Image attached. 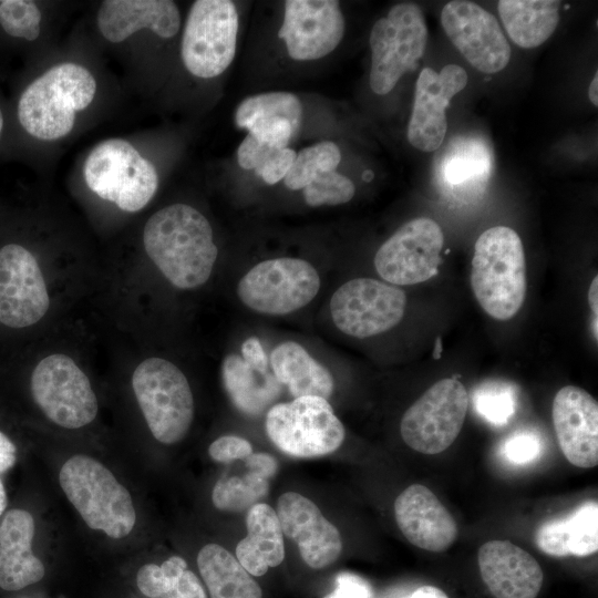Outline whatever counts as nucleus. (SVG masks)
<instances>
[{
	"label": "nucleus",
	"mask_w": 598,
	"mask_h": 598,
	"mask_svg": "<svg viewBox=\"0 0 598 598\" xmlns=\"http://www.w3.org/2000/svg\"><path fill=\"white\" fill-rule=\"evenodd\" d=\"M143 244L154 265L179 289L204 285L218 256L208 219L183 203L165 206L148 218Z\"/></svg>",
	"instance_id": "obj_1"
},
{
	"label": "nucleus",
	"mask_w": 598,
	"mask_h": 598,
	"mask_svg": "<svg viewBox=\"0 0 598 598\" xmlns=\"http://www.w3.org/2000/svg\"><path fill=\"white\" fill-rule=\"evenodd\" d=\"M97 84L82 64L63 62L48 69L22 92L18 120L31 136L53 142L68 136L76 113L91 105Z\"/></svg>",
	"instance_id": "obj_2"
},
{
	"label": "nucleus",
	"mask_w": 598,
	"mask_h": 598,
	"mask_svg": "<svg viewBox=\"0 0 598 598\" xmlns=\"http://www.w3.org/2000/svg\"><path fill=\"white\" fill-rule=\"evenodd\" d=\"M471 286L484 311L494 319H512L524 303L526 262L518 234L506 226H495L475 243Z\"/></svg>",
	"instance_id": "obj_3"
},
{
	"label": "nucleus",
	"mask_w": 598,
	"mask_h": 598,
	"mask_svg": "<svg viewBox=\"0 0 598 598\" xmlns=\"http://www.w3.org/2000/svg\"><path fill=\"white\" fill-rule=\"evenodd\" d=\"M60 485L85 524L107 536H127L136 522L128 491L95 458L78 454L62 465Z\"/></svg>",
	"instance_id": "obj_4"
},
{
	"label": "nucleus",
	"mask_w": 598,
	"mask_h": 598,
	"mask_svg": "<svg viewBox=\"0 0 598 598\" xmlns=\"http://www.w3.org/2000/svg\"><path fill=\"white\" fill-rule=\"evenodd\" d=\"M83 176L91 192L126 213L143 209L158 188L153 163L123 138L96 144L85 158Z\"/></svg>",
	"instance_id": "obj_5"
},
{
	"label": "nucleus",
	"mask_w": 598,
	"mask_h": 598,
	"mask_svg": "<svg viewBox=\"0 0 598 598\" xmlns=\"http://www.w3.org/2000/svg\"><path fill=\"white\" fill-rule=\"evenodd\" d=\"M132 386L153 436L163 444L182 441L193 422L194 399L181 369L166 359L148 358L136 367Z\"/></svg>",
	"instance_id": "obj_6"
},
{
	"label": "nucleus",
	"mask_w": 598,
	"mask_h": 598,
	"mask_svg": "<svg viewBox=\"0 0 598 598\" xmlns=\"http://www.w3.org/2000/svg\"><path fill=\"white\" fill-rule=\"evenodd\" d=\"M265 426L275 446L293 457L330 454L346 436L342 422L328 400L320 396H300L271 405Z\"/></svg>",
	"instance_id": "obj_7"
},
{
	"label": "nucleus",
	"mask_w": 598,
	"mask_h": 598,
	"mask_svg": "<svg viewBox=\"0 0 598 598\" xmlns=\"http://www.w3.org/2000/svg\"><path fill=\"white\" fill-rule=\"evenodd\" d=\"M427 40L425 18L419 6L402 2L379 19L370 32V87L379 94L390 93L399 80L422 56Z\"/></svg>",
	"instance_id": "obj_8"
},
{
	"label": "nucleus",
	"mask_w": 598,
	"mask_h": 598,
	"mask_svg": "<svg viewBox=\"0 0 598 598\" xmlns=\"http://www.w3.org/2000/svg\"><path fill=\"white\" fill-rule=\"evenodd\" d=\"M239 18L230 0H197L184 25L181 55L186 70L200 79L223 74L237 45Z\"/></svg>",
	"instance_id": "obj_9"
},
{
	"label": "nucleus",
	"mask_w": 598,
	"mask_h": 598,
	"mask_svg": "<svg viewBox=\"0 0 598 598\" xmlns=\"http://www.w3.org/2000/svg\"><path fill=\"white\" fill-rule=\"evenodd\" d=\"M320 285L319 274L309 261L277 257L251 267L238 281L237 295L252 311L283 316L307 306Z\"/></svg>",
	"instance_id": "obj_10"
},
{
	"label": "nucleus",
	"mask_w": 598,
	"mask_h": 598,
	"mask_svg": "<svg viewBox=\"0 0 598 598\" xmlns=\"http://www.w3.org/2000/svg\"><path fill=\"white\" fill-rule=\"evenodd\" d=\"M468 409V393L456 378L433 384L403 414L400 433L411 448L439 454L458 436Z\"/></svg>",
	"instance_id": "obj_11"
},
{
	"label": "nucleus",
	"mask_w": 598,
	"mask_h": 598,
	"mask_svg": "<svg viewBox=\"0 0 598 598\" xmlns=\"http://www.w3.org/2000/svg\"><path fill=\"white\" fill-rule=\"evenodd\" d=\"M31 392L45 416L62 427L80 429L97 414L99 403L89 378L65 354H50L37 364Z\"/></svg>",
	"instance_id": "obj_12"
},
{
	"label": "nucleus",
	"mask_w": 598,
	"mask_h": 598,
	"mask_svg": "<svg viewBox=\"0 0 598 598\" xmlns=\"http://www.w3.org/2000/svg\"><path fill=\"white\" fill-rule=\"evenodd\" d=\"M406 296L399 287L373 278H355L341 285L329 303L336 327L363 339L383 333L403 318Z\"/></svg>",
	"instance_id": "obj_13"
},
{
	"label": "nucleus",
	"mask_w": 598,
	"mask_h": 598,
	"mask_svg": "<svg viewBox=\"0 0 598 598\" xmlns=\"http://www.w3.org/2000/svg\"><path fill=\"white\" fill-rule=\"evenodd\" d=\"M444 235L431 218H414L401 226L378 249L374 267L385 282L410 286L429 280L442 262Z\"/></svg>",
	"instance_id": "obj_14"
},
{
	"label": "nucleus",
	"mask_w": 598,
	"mask_h": 598,
	"mask_svg": "<svg viewBox=\"0 0 598 598\" xmlns=\"http://www.w3.org/2000/svg\"><path fill=\"white\" fill-rule=\"evenodd\" d=\"M442 27L466 61L476 70L497 73L508 64L512 50L496 18L472 1L447 2L441 12Z\"/></svg>",
	"instance_id": "obj_15"
},
{
	"label": "nucleus",
	"mask_w": 598,
	"mask_h": 598,
	"mask_svg": "<svg viewBox=\"0 0 598 598\" xmlns=\"http://www.w3.org/2000/svg\"><path fill=\"white\" fill-rule=\"evenodd\" d=\"M50 298L35 257L23 246L0 248V322L25 328L47 313Z\"/></svg>",
	"instance_id": "obj_16"
},
{
	"label": "nucleus",
	"mask_w": 598,
	"mask_h": 598,
	"mask_svg": "<svg viewBox=\"0 0 598 598\" xmlns=\"http://www.w3.org/2000/svg\"><path fill=\"white\" fill-rule=\"evenodd\" d=\"M278 35L295 61L330 54L344 35V17L334 0H287Z\"/></svg>",
	"instance_id": "obj_17"
},
{
	"label": "nucleus",
	"mask_w": 598,
	"mask_h": 598,
	"mask_svg": "<svg viewBox=\"0 0 598 598\" xmlns=\"http://www.w3.org/2000/svg\"><path fill=\"white\" fill-rule=\"evenodd\" d=\"M466 84L467 73L457 64H447L440 72L431 68L421 71L406 131L412 146L422 152H434L441 146L447 131L445 110Z\"/></svg>",
	"instance_id": "obj_18"
},
{
	"label": "nucleus",
	"mask_w": 598,
	"mask_h": 598,
	"mask_svg": "<svg viewBox=\"0 0 598 598\" xmlns=\"http://www.w3.org/2000/svg\"><path fill=\"white\" fill-rule=\"evenodd\" d=\"M282 534L292 539L303 561L313 569L334 563L342 550L338 528L308 497L287 492L279 496L276 511Z\"/></svg>",
	"instance_id": "obj_19"
},
{
	"label": "nucleus",
	"mask_w": 598,
	"mask_h": 598,
	"mask_svg": "<svg viewBox=\"0 0 598 598\" xmlns=\"http://www.w3.org/2000/svg\"><path fill=\"white\" fill-rule=\"evenodd\" d=\"M553 424L566 460L580 468L598 464V403L579 386L566 385L555 395Z\"/></svg>",
	"instance_id": "obj_20"
},
{
	"label": "nucleus",
	"mask_w": 598,
	"mask_h": 598,
	"mask_svg": "<svg viewBox=\"0 0 598 598\" xmlns=\"http://www.w3.org/2000/svg\"><path fill=\"white\" fill-rule=\"evenodd\" d=\"M394 516L404 537L429 551L448 549L458 534L451 513L430 488L421 484L410 485L396 497Z\"/></svg>",
	"instance_id": "obj_21"
},
{
	"label": "nucleus",
	"mask_w": 598,
	"mask_h": 598,
	"mask_svg": "<svg viewBox=\"0 0 598 598\" xmlns=\"http://www.w3.org/2000/svg\"><path fill=\"white\" fill-rule=\"evenodd\" d=\"M481 577L495 598H536L543 585L538 561L509 540L484 543L477 553Z\"/></svg>",
	"instance_id": "obj_22"
},
{
	"label": "nucleus",
	"mask_w": 598,
	"mask_h": 598,
	"mask_svg": "<svg viewBox=\"0 0 598 598\" xmlns=\"http://www.w3.org/2000/svg\"><path fill=\"white\" fill-rule=\"evenodd\" d=\"M96 24L111 43L123 42L142 29L168 39L179 31L181 13L171 0H105L99 7Z\"/></svg>",
	"instance_id": "obj_23"
},
{
	"label": "nucleus",
	"mask_w": 598,
	"mask_h": 598,
	"mask_svg": "<svg viewBox=\"0 0 598 598\" xmlns=\"http://www.w3.org/2000/svg\"><path fill=\"white\" fill-rule=\"evenodd\" d=\"M34 519L24 509L9 511L0 524V587L19 590L40 581L42 561L32 551Z\"/></svg>",
	"instance_id": "obj_24"
},
{
	"label": "nucleus",
	"mask_w": 598,
	"mask_h": 598,
	"mask_svg": "<svg viewBox=\"0 0 598 598\" xmlns=\"http://www.w3.org/2000/svg\"><path fill=\"white\" fill-rule=\"evenodd\" d=\"M441 155L437 177L445 189L457 195L477 193L493 172L492 146L478 135L456 136Z\"/></svg>",
	"instance_id": "obj_25"
},
{
	"label": "nucleus",
	"mask_w": 598,
	"mask_h": 598,
	"mask_svg": "<svg viewBox=\"0 0 598 598\" xmlns=\"http://www.w3.org/2000/svg\"><path fill=\"white\" fill-rule=\"evenodd\" d=\"M539 550L553 557H586L598 550V504L587 501L571 514L549 519L535 535Z\"/></svg>",
	"instance_id": "obj_26"
},
{
	"label": "nucleus",
	"mask_w": 598,
	"mask_h": 598,
	"mask_svg": "<svg viewBox=\"0 0 598 598\" xmlns=\"http://www.w3.org/2000/svg\"><path fill=\"white\" fill-rule=\"evenodd\" d=\"M247 536L236 547V558L251 576H262L283 561V534L276 511L265 503L248 509Z\"/></svg>",
	"instance_id": "obj_27"
},
{
	"label": "nucleus",
	"mask_w": 598,
	"mask_h": 598,
	"mask_svg": "<svg viewBox=\"0 0 598 598\" xmlns=\"http://www.w3.org/2000/svg\"><path fill=\"white\" fill-rule=\"evenodd\" d=\"M269 365L276 380L286 385L293 398H330L334 389L330 371L300 343L285 341L274 348Z\"/></svg>",
	"instance_id": "obj_28"
},
{
	"label": "nucleus",
	"mask_w": 598,
	"mask_h": 598,
	"mask_svg": "<svg viewBox=\"0 0 598 598\" xmlns=\"http://www.w3.org/2000/svg\"><path fill=\"white\" fill-rule=\"evenodd\" d=\"M241 461L244 472L224 474L213 488V504L220 511L243 512L258 504L267 496L269 480L278 470L275 457L268 453H251Z\"/></svg>",
	"instance_id": "obj_29"
},
{
	"label": "nucleus",
	"mask_w": 598,
	"mask_h": 598,
	"mask_svg": "<svg viewBox=\"0 0 598 598\" xmlns=\"http://www.w3.org/2000/svg\"><path fill=\"white\" fill-rule=\"evenodd\" d=\"M560 2L555 0H501L497 9L514 43L524 49L539 47L558 25Z\"/></svg>",
	"instance_id": "obj_30"
},
{
	"label": "nucleus",
	"mask_w": 598,
	"mask_h": 598,
	"mask_svg": "<svg viewBox=\"0 0 598 598\" xmlns=\"http://www.w3.org/2000/svg\"><path fill=\"white\" fill-rule=\"evenodd\" d=\"M221 379L228 398L246 415L262 413L280 394L281 384L272 373L257 372L235 353L225 357Z\"/></svg>",
	"instance_id": "obj_31"
},
{
	"label": "nucleus",
	"mask_w": 598,
	"mask_h": 598,
	"mask_svg": "<svg viewBox=\"0 0 598 598\" xmlns=\"http://www.w3.org/2000/svg\"><path fill=\"white\" fill-rule=\"evenodd\" d=\"M197 566L210 598H262L257 581L220 545H205L197 555Z\"/></svg>",
	"instance_id": "obj_32"
},
{
	"label": "nucleus",
	"mask_w": 598,
	"mask_h": 598,
	"mask_svg": "<svg viewBox=\"0 0 598 598\" xmlns=\"http://www.w3.org/2000/svg\"><path fill=\"white\" fill-rule=\"evenodd\" d=\"M136 584L150 598H207L198 577L187 569L185 559L179 556H172L162 565L142 566Z\"/></svg>",
	"instance_id": "obj_33"
},
{
	"label": "nucleus",
	"mask_w": 598,
	"mask_h": 598,
	"mask_svg": "<svg viewBox=\"0 0 598 598\" xmlns=\"http://www.w3.org/2000/svg\"><path fill=\"white\" fill-rule=\"evenodd\" d=\"M235 124L246 128L259 120L282 118L291 123L298 132L302 106L297 95L290 92H266L246 97L235 111Z\"/></svg>",
	"instance_id": "obj_34"
},
{
	"label": "nucleus",
	"mask_w": 598,
	"mask_h": 598,
	"mask_svg": "<svg viewBox=\"0 0 598 598\" xmlns=\"http://www.w3.org/2000/svg\"><path fill=\"white\" fill-rule=\"evenodd\" d=\"M341 161L338 145L331 141H322L302 148L283 178L291 190L303 189L319 174L336 171Z\"/></svg>",
	"instance_id": "obj_35"
},
{
	"label": "nucleus",
	"mask_w": 598,
	"mask_h": 598,
	"mask_svg": "<svg viewBox=\"0 0 598 598\" xmlns=\"http://www.w3.org/2000/svg\"><path fill=\"white\" fill-rule=\"evenodd\" d=\"M473 404L478 415L492 425H505L516 410L515 386L499 380L486 381L474 390Z\"/></svg>",
	"instance_id": "obj_36"
},
{
	"label": "nucleus",
	"mask_w": 598,
	"mask_h": 598,
	"mask_svg": "<svg viewBox=\"0 0 598 598\" xmlns=\"http://www.w3.org/2000/svg\"><path fill=\"white\" fill-rule=\"evenodd\" d=\"M41 11L33 1H0V24L11 37L33 41L40 35Z\"/></svg>",
	"instance_id": "obj_37"
},
{
	"label": "nucleus",
	"mask_w": 598,
	"mask_h": 598,
	"mask_svg": "<svg viewBox=\"0 0 598 598\" xmlns=\"http://www.w3.org/2000/svg\"><path fill=\"white\" fill-rule=\"evenodd\" d=\"M305 202L312 207L341 205L350 202L355 193L353 182L337 171L319 174L303 189Z\"/></svg>",
	"instance_id": "obj_38"
},
{
	"label": "nucleus",
	"mask_w": 598,
	"mask_h": 598,
	"mask_svg": "<svg viewBox=\"0 0 598 598\" xmlns=\"http://www.w3.org/2000/svg\"><path fill=\"white\" fill-rule=\"evenodd\" d=\"M542 440L532 431H518L509 435L502 444V454L513 464H527L536 460L542 452Z\"/></svg>",
	"instance_id": "obj_39"
},
{
	"label": "nucleus",
	"mask_w": 598,
	"mask_h": 598,
	"mask_svg": "<svg viewBox=\"0 0 598 598\" xmlns=\"http://www.w3.org/2000/svg\"><path fill=\"white\" fill-rule=\"evenodd\" d=\"M208 453L215 462L230 463L249 456L252 446L248 440L240 436L224 435L209 445Z\"/></svg>",
	"instance_id": "obj_40"
},
{
	"label": "nucleus",
	"mask_w": 598,
	"mask_h": 598,
	"mask_svg": "<svg viewBox=\"0 0 598 598\" xmlns=\"http://www.w3.org/2000/svg\"><path fill=\"white\" fill-rule=\"evenodd\" d=\"M297 153L290 147H283L274 152L265 163L255 171L268 185L279 183L290 171Z\"/></svg>",
	"instance_id": "obj_41"
},
{
	"label": "nucleus",
	"mask_w": 598,
	"mask_h": 598,
	"mask_svg": "<svg viewBox=\"0 0 598 598\" xmlns=\"http://www.w3.org/2000/svg\"><path fill=\"white\" fill-rule=\"evenodd\" d=\"M277 148L261 142L248 133L237 150L238 165L247 171H256Z\"/></svg>",
	"instance_id": "obj_42"
},
{
	"label": "nucleus",
	"mask_w": 598,
	"mask_h": 598,
	"mask_svg": "<svg viewBox=\"0 0 598 598\" xmlns=\"http://www.w3.org/2000/svg\"><path fill=\"white\" fill-rule=\"evenodd\" d=\"M371 584L363 577L349 573H339L334 589L323 598H373Z\"/></svg>",
	"instance_id": "obj_43"
},
{
	"label": "nucleus",
	"mask_w": 598,
	"mask_h": 598,
	"mask_svg": "<svg viewBox=\"0 0 598 598\" xmlns=\"http://www.w3.org/2000/svg\"><path fill=\"white\" fill-rule=\"evenodd\" d=\"M243 360L254 370L261 374L269 372V359L267 353L257 337L247 338L241 344Z\"/></svg>",
	"instance_id": "obj_44"
},
{
	"label": "nucleus",
	"mask_w": 598,
	"mask_h": 598,
	"mask_svg": "<svg viewBox=\"0 0 598 598\" xmlns=\"http://www.w3.org/2000/svg\"><path fill=\"white\" fill-rule=\"evenodd\" d=\"M16 454V445L0 431V473L8 471L14 465Z\"/></svg>",
	"instance_id": "obj_45"
},
{
	"label": "nucleus",
	"mask_w": 598,
	"mask_h": 598,
	"mask_svg": "<svg viewBox=\"0 0 598 598\" xmlns=\"http://www.w3.org/2000/svg\"><path fill=\"white\" fill-rule=\"evenodd\" d=\"M405 598H448V596L437 587L424 585Z\"/></svg>",
	"instance_id": "obj_46"
},
{
	"label": "nucleus",
	"mask_w": 598,
	"mask_h": 598,
	"mask_svg": "<svg viewBox=\"0 0 598 598\" xmlns=\"http://www.w3.org/2000/svg\"><path fill=\"white\" fill-rule=\"evenodd\" d=\"M588 303L595 318H598V277L595 276L588 289Z\"/></svg>",
	"instance_id": "obj_47"
},
{
	"label": "nucleus",
	"mask_w": 598,
	"mask_h": 598,
	"mask_svg": "<svg viewBox=\"0 0 598 598\" xmlns=\"http://www.w3.org/2000/svg\"><path fill=\"white\" fill-rule=\"evenodd\" d=\"M597 87H598V75H597V72L589 85V90H588V96H589V100L590 102L597 106L598 105V91H597Z\"/></svg>",
	"instance_id": "obj_48"
},
{
	"label": "nucleus",
	"mask_w": 598,
	"mask_h": 598,
	"mask_svg": "<svg viewBox=\"0 0 598 598\" xmlns=\"http://www.w3.org/2000/svg\"><path fill=\"white\" fill-rule=\"evenodd\" d=\"M7 507V494L2 481L0 480V515Z\"/></svg>",
	"instance_id": "obj_49"
},
{
	"label": "nucleus",
	"mask_w": 598,
	"mask_h": 598,
	"mask_svg": "<svg viewBox=\"0 0 598 598\" xmlns=\"http://www.w3.org/2000/svg\"><path fill=\"white\" fill-rule=\"evenodd\" d=\"M442 341H441V337H437L436 338V342H435V347H434V350H433V358L434 359H440L441 358V354H442Z\"/></svg>",
	"instance_id": "obj_50"
},
{
	"label": "nucleus",
	"mask_w": 598,
	"mask_h": 598,
	"mask_svg": "<svg viewBox=\"0 0 598 598\" xmlns=\"http://www.w3.org/2000/svg\"><path fill=\"white\" fill-rule=\"evenodd\" d=\"M2 128H3V115H2V111L0 109V135H1Z\"/></svg>",
	"instance_id": "obj_51"
}]
</instances>
